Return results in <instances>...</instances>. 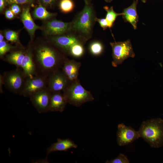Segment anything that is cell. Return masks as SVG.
Masks as SVG:
<instances>
[{
	"instance_id": "obj_37",
	"label": "cell",
	"mask_w": 163,
	"mask_h": 163,
	"mask_svg": "<svg viewBox=\"0 0 163 163\" xmlns=\"http://www.w3.org/2000/svg\"><path fill=\"white\" fill-rule=\"evenodd\" d=\"M142 1L143 3H145L147 0H141Z\"/></svg>"
},
{
	"instance_id": "obj_32",
	"label": "cell",
	"mask_w": 163,
	"mask_h": 163,
	"mask_svg": "<svg viewBox=\"0 0 163 163\" xmlns=\"http://www.w3.org/2000/svg\"><path fill=\"white\" fill-rule=\"evenodd\" d=\"M44 5L50 6L52 5L56 0H40Z\"/></svg>"
},
{
	"instance_id": "obj_38",
	"label": "cell",
	"mask_w": 163,
	"mask_h": 163,
	"mask_svg": "<svg viewBox=\"0 0 163 163\" xmlns=\"http://www.w3.org/2000/svg\"></svg>"
},
{
	"instance_id": "obj_28",
	"label": "cell",
	"mask_w": 163,
	"mask_h": 163,
	"mask_svg": "<svg viewBox=\"0 0 163 163\" xmlns=\"http://www.w3.org/2000/svg\"><path fill=\"white\" fill-rule=\"evenodd\" d=\"M34 0H5L6 2L8 4H31Z\"/></svg>"
},
{
	"instance_id": "obj_35",
	"label": "cell",
	"mask_w": 163,
	"mask_h": 163,
	"mask_svg": "<svg viewBox=\"0 0 163 163\" xmlns=\"http://www.w3.org/2000/svg\"><path fill=\"white\" fill-rule=\"evenodd\" d=\"M113 0H105V1L107 2H110Z\"/></svg>"
},
{
	"instance_id": "obj_5",
	"label": "cell",
	"mask_w": 163,
	"mask_h": 163,
	"mask_svg": "<svg viewBox=\"0 0 163 163\" xmlns=\"http://www.w3.org/2000/svg\"><path fill=\"white\" fill-rule=\"evenodd\" d=\"M112 52L113 60L112 66L117 67L129 57L134 58L135 56L130 40L123 42H110Z\"/></svg>"
},
{
	"instance_id": "obj_8",
	"label": "cell",
	"mask_w": 163,
	"mask_h": 163,
	"mask_svg": "<svg viewBox=\"0 0 163 163\" xmlns=\"http://www.w3.org/2000/svg\"><path fill=\"white\" fill-rule=\"evenodd\" d=\"M52 93L47 87L30 97L32 104L39 113H46L49 111Z\"/></svg>"
},
{
	"instance_id": "obj_23",
	"label": "cell",
	"mask_w": 163,
	"mask_h": 163,
	"mask_svg": "<svg viewBox=\"0 0 163 163\" xmlns=\"http://www.w3.org/2000/svg\"><path fill=\"white\" fill-rule=\"evenodd\" d=\"M90 53L95 56L100 55L104 50V46L102 44L98 41H94L91 42L88 47Z\"/></svg>"
},
{
	"instance_id": "obj_3",
	"label": "cell",
	"mask_w": 163,
	"mask_h": 163,
	"mask_svg": "<svg viewBox=\"0 0 163 163\" xmlns=\"http://www.w3.org/2000/svg\"><path fill=\"white\" fill-rule=\"evenodd\" d=\"M96 17L91 6L86 4L72 23V30L78 34L84 41L91 37Z\"/></svg>"
},
{
	"instance_id": "obj_36",
	"label": "cell",
	"mask_w": 163,
	"mask_h": 163,
	"mask_svg": "<svg viewBox=\"0 0 163 163\" xmlns=\"http://www.w3.org/2000/svg\"><path fill=\"white\" fill-rule=\"evenodd\" d=\"M84 0L86 3V4H88V1L89 0Z\"/></svg>"
},
{
	"instance_id": "obj_21",
	"label": "cell",
	"mask_w": 163,
	"mask_h": 163,
	"mask_svg": "<svg viewBox=\"0 0 163 163\" xmlns=\"http://www.w3.org/2000/svg\"><path fill=\"white\" fill-rule=\"evenodd\" d=\"M104 8L107 12L105 19L107 21L108 27L110 28L113 27L117 17L119 16L122 15L123 13L116 12L113 10V6L109 8L107 6H105Z\"/></svg>"
},
{
	"instance_id": "obj_26",
	"label": "cell",
	"mask_w": 163,
	"mask_h": 163,
	"mask_svg": "<svg viewBox=\"0 0 163 163\" xmlns=\"http://www.w3.org/2000/svg\"><path fill=\"white\" fill-rule=\"evenodd\" d=\"M13 48H14V47L5 41L3 40L0 42V56L1 57L10 51Z\"/></svg>"
},
{
	"instance_id": "obj_33",
	"label": "cell",
	"mask_w": 163,
	"mask_h": 163,
	"mask_svg": "<svg viewBox=\"0 0 163 163\" xmlns=\"http://www.w3.org/2000/svg\"><path fill=\"white\" fill-rule=\"evenodd\" d=\"M5 0H0V11L2 12L4 9L5 7Z\"/></svg>"
},
{
	"instance_id": "obj_15",
	"label": "cell",
	"mask_w": 163,
	"mask_h": 163,
	"mask_svg": "<svg viewBox=\"0 0 163 163\" xmlns=\"http://www.w3.org/2000/svg\"><path fill=\"white\" fill-rule=\"evenodd\" d=\"M138 2V0H133L132 5L123 9L122 12V17L124 21L130 24L135 30L137 28L139 19L136 9Z\"/></svg>"
},
{
	"instance_id": "obj_13",
	"label": "cell",
	"mask_w": 163,
	"mask_h": 163,
	"mask_svg": "<svg viewBox=\"0 0 163 163\" xmlns=\"http://www.w3.org/2000/svg\"><path fill=\"white\" fill-rule=\"evenodd\" d=\"M81 66L80 62L74 60H65L62 68V71L69 80L71 82L78 78Z\"/></svg>"
},
{
	"instance_id": "obj_11",
	"label": "cell",
	"mask_w": 163,
	"mask_h": 163,
	"mask_svg": "<svg viewBox=\"0 0 163 163\" xmlns=\"http://www.w3.org/2000/svg\"><path fill=\"white\" fill-rule=\"evenodd\" d=\"M71 30V22H65L54 19L46 23L44 31L46 35L56 36L62 35Z\"/></svg>"
},
{
	"instance_id": "obj_14",
	"label": "cell",
	"mask_w": 163,
	"mask_h": 163,
	"mask_svg": "<svg viewBox=\"0 0 163 163\" xmlns=\"http://www.w3.org/2000/svg\"><path fill=\"white\" fill-rule=\"evenodd\" d=\"M21 68L27 78H32L36 75V69L34 62L32 48L29 46L26 51L25 55Z\"/></svg>"
},
{
	"instance_id": "obj_29",
	"label": "cell",
	"mask_w": 163,
	"mask_h": 163,
	"mask_svg": "<svg viewBox=\"0 0 163 163\" xmlns=\"http://www.w3.org/2000/svg\"><path fill=\"white\" fill-rule=\"evenodd\" d=\"M95 21L99 23L100 26L104 30H106L108 27L107 22L105 18H98L96 17Z\"/></svg>"
},
{
	"instance_id": "obj_20",
	"label": "cell",
	"mask_w": 163,
	"mask_h": 163,
	"mask_svg": "<svg viewBox=\"0 0 163 163\" xmlns=\"http://www.w3.org/2000/svg\"><path fill=\"white\" fill-rule=\"evenodd\" d=\"M56 14L48 11L44 7L40 5L36 8L33 12L35 19L45 20L55 16Z\"/></svg>"
},
{
	"instance_id": "obj_24",
	"label": "cell",
	"mask_w": 163,
	"mask_h": 163,
	"mask_svg": "<svg viewBox=\"0 0 163 163\" xmlns=\"http://www.w3.org/2000/svg\"><path fill=\"white\" fill-rule=\"evenodd\" d=\"M74 5L72 0H61L59 4V8L61 11L67 13L73 11Z\"/></svg>"
},
{
	"instance_id": "obj_12",
	"label": "cell",
	"mask_w": 163,
	"mask_h": 163,
	"mask_svg": "<svg viewBox=\"0 0 163 163\" xmlns=\"http://www.w3.org/2000/svg\"><path fill=\"white\" fill-rule=\"evenodd\" d=\"M50 40L54 45L67 52L74 44L83 43L81 39L73 35L56 36L52 37Z\"/></svg>"
},
{
	"instance_id": "obj_7",
	"label": "cell",
	"mask_w": 163,
	"mask_h": 163,
	"mask_svg": "<svg viewBox=\"0 0 163 163\" xmlns=\"http://www.w3.org/2000/svg\"><path fill=\"white\" fill-rule=\"evenodd\" d=\"M47 78L35 75L32 78H27L20 95L29 97L37 91L47 87Z\"/></svg>"
},
{
	"instance_id": "obj_16",
	"label": "cell",
	"mask_w": 163,
	"mask_h": 163,
	"mask_svg": "<svg viewBox=\"0 0 163 163\" xmlns=\"http://www.w3.org/2000/svg\"><path fill=\"white\" fill-rule=\"evenodd\" d=\"M78 145L69 139H61L58 138L57 142L51 144L46 149L47 157L52 152L58 151L66 152L69 149L77 148Z\"/></svg>"
},
{
	"instance_id": "obj_19",
	"label": "cell",
	"mask_w": 163,
	"mask_h": 163,
	"mask_svg": "<svg viewBox=\"0 0 163 163\" xmlns=\"http://www.w3.org/2000/svg\"><path fill=\"white\" fill-rule=\"evenodd\" d=\"M25 52L22 50L11 52L6 57V61L10 64L15 65L17 68H21L25 55Z\"/></svg>"
},
{
	"instance_id": "obj_9",
	"label": "cell",
	"mask_w": 163,
	"mask_h": 163,
	"mask_svg": "<svg viewBox=\"0 0 163 163\" xmlns=\"http://www.w3.org/2000/svg\"><path fill=\"white\" fill-rule=\"evenodd\" d=\"M71 82L62 70H57L47 78V87L52 92L63 91Z\"/></svg>"
},
{
	"instance_id": "obj_10",
	"label": "cell",
	"mask_w": 163,
	"mask_h": 163,
	"mask_svg": "<svg viewBox=\"0 0 163 163\" xmlns=\"http://www.w3.org/2000/svg\"><path fill=\"white\" fill-rule=\"evenodd\" d=\"M117 128V141L120 146L128 145L140 137L138 131L123 123L119 124Z\"/></svg>"
},
{
	"instance_id": "obj_22",
	"label": "cell",
	"mask_w": 163,
	"mask_h": 163,
	"mask_svg": "<svg viewBox=\"0 0 163 163\" xmlns=\"http://www.w3.org/2000/svg\"><path fill=\"white\" fill-rule=\"evenodd\" d=\"M73 57L78 58L81 57L84 53L83 43H78L72 46L67 52Z\"/></svg>"
},
{
	"instance_id": "obj_34",
	"label": "cell",
	"mask_w": 163,
	"mask_h": 163,
	"mask_svg": "<svg viewBox=\"0 0 163 163\" xmlns=\"http://www.w3.org/2000/svg\"><path fill=\"white\" fill-rule=\"evenodd\" d=\"M4 37L1 33L0 34V42L2 41L3 40Z\"/></svg>"
},
{
	"instance_id": "obj_17",
	"label": "cell",
	"mask_w": 163,
	"mask_h": 163,
	"mask_svg": "<svg viewBox=\"0 0 163 163\" xmlns=\"http://www.w3.org/2000/svg\"><path fill=\"white\" fill-rule=\"evenodd\" d=\"M67 103L61 91L52 92L50 103L49 111L63 112Z\"/></svg>"
},
{
	"instance_id": "obj_4",
	"label": "cell",
	"mask_w": 163,
	"mask_h": 163,
	"mask_svg": "<svg viewBox=\"0 0 163 163\" xmlns=\"http://www.w3.org/2000/svg\"><path fill=\"white\" fill-rule=\"evenodd\" d=\"M63 91L67 103L77 107L94 100L91 92L84 88L78 78L71 82Z\"/></svg>"
},
{
	"instance_id": "obj_25",
	"label": "cell",
	"mask_w": 163,
	"mask_h": 163,
	"mask_svg": "<svg viewBox=\"0 0 163 163\" xmlns=\"http://www.w3.org/2000/svg\"><path fill=\"white\" fill-rule=\"evenodd\" d=\"M6 39L12 42H16L18 40V32L16 31L8 30L5 31V34Z\"/></svg>"
},
{
	"instance_id": "obj_2",
	"label": "cell",
	"mask_w": 163,
	"mask_h": 163,
	"mask_svg": "<svg viewBox=\"0 0 163 163\" xmlns=\"http://www.w3.org/2000/svg\"><path fill=\"white\" fill-rule=\"evenodd\" d=\"M152 147L158 148L163 144V120L161 118L143 121L138 131Z\"/></svg>"
},
{
	"instance_id": "obj_1",
	"label": "cell",
	"mask_w": 163,
	"mask_h": 163,
	"mask_svg": "<svg viewBox=\"0 0 163 163\" xmlns=\"http://www.w3.org/2000/svg\"><path fill=\"white\" fill-rule=\"evenodd\" d=\"M32 55L36 75L47 78L51 74L62 68L65 61L62 59L55 49L47 44L37 46Z\"/></svg>"
},
{
	"instance_id": "obj_6",
	"label": "cell",
	"mask_w": 163,
	"mask_h": 163,
	"mask_svg": "<svg viewBox=\"0 0 163 163\" xmlns=\"http://www.w3.org/2000/svg\"><path fill=\"white\" fill-rule=\"evenodd\" d=\"M2 76L5 87L12 93L20 94L27 78L21 69L6 72Z\"/></svg>"
},
{
	"instance_id": "obj_31",
	"label": "cell",
	"mask_w": 163,
	"mask_h": 163,
	"mask_svg": "<svg viewBox=\"0 0 163 163\" xmlns=\"http://www.w3.org/2000/svg\"><path fill=\"white\" fill-rule=\"evenodd\" d=\"M11 9H7L5 11V16L8 19H11L14 18L15 17Z\"/></svg>"
},
{
	"instance_id": "obj_30",
	"label": "cell",
	"mask_w": 163,
	"mask_h": 163,
	"mask_svg": "<svg viewBox=\"0 0 163 163\" xmlns=\"http://www.w3.org/2000/svg\"><path fill=\"white\" fill-rule=\"evenodd\" d=\"M10 9L15 15L18 14L21 11L20 7L16 4H12Z\"/></svg>"
},
{
	"instance_id": "obj_27",
	"label": "cell",
	"mask_w": 163,
	"mask_h": 163,
	"mask_svg": "<svg viewBox=\"0 0 163 163\" xmlns=\"http://www.w3.org/2000/svg\"><path fill=\"white\" fill-rule=\"evenodd\" d=\"M107 163H129V161L127 157L124 155L120 154L116 158L110 161L107 160Z\"/></svg>"
},
{
	"instance_id": "obj_18",
	"label": "cell",
	"mask_w": 163,
	"mask_h": 163,
	"mask_svg": "<svg viewBox=\"0 0 163 163\" xmlns=\"http://www.w3.org/2000/svg\"><path fill=\"white\" fill-rule=\"evenodd\" d=\"M23 24L28 32L31 38H32L36 30L40 29V27L34 22L30 12V9L27 7L23 9L20 15Z\"/></svg>"
}]
</instances>
